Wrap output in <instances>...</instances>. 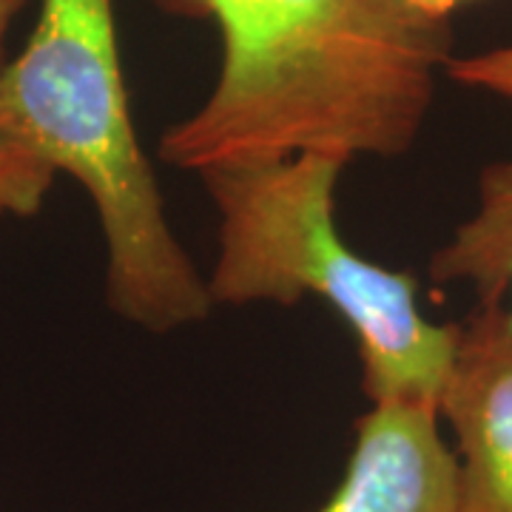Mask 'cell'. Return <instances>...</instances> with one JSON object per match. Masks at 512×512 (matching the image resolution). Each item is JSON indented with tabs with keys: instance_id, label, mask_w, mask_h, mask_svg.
<instances>
[{
	"instance_id": "1",
	"label": "cell",
	"mask_w": 512,
	"mask_h": 512,
	"mask_svg": "<svg viewBox=\"0 0 512 512\" xmlns=\"http://www.w3.org/2000/svg\"><path fill=\"white\" fill-rule=\"evenodd\" d=\"M211 18L222 66L208 100L160 140L191 171L293 154L402 157L453 60V26L404 0H154Z\"/></svg>"
},
{
	"instance_id": "2",
	"label": "cell",
	"mask_w": 512,
	"mask_h": 512,
	"mask_svg": "<svg viewBox=\"0 0 512 512\" xmlns=\"http://www.w3.org/2000/svg\"><path fill=\"white\" fill-rule=\"evenodd\" d=\"M0 128L89 191L114 311L154 333L208 316L205 279L171 234L137 143L111 0H40L35 32L0 74Z\"/></svg>"
},
{
	"instance_id": "3",
	"label": "cell",
	"mask_w": 512,
	"mask_h": 512,
	"mask_svg": "<svg viewBox=\"0 0 512 512\" xmlns=\"http://www.w3.org/2000/svg\"><path fill=\"white\" fill-rule=\"evenodd\" d=\"M345 165L305 151L200 171L220 214V254L205 279L211 305L319 296L356 336L370 404L439 410L461 322H430L416 276L370 262L339 237L333 191Z\"/></svg>"
},
{
	"instance_id": "4",
	"label": "cell",
	"mask_w": 512,
	"mask_h": 512,
	"mask_svg": "<svg viewBox=\"0 0 512 512\" xmlns=\"http://www.w3.org/2000/svg\"><path fill=\"white\" fill-rule=\"evenodd\" d=\"M439 416L456 436V512H512V330L504 305L461 322Z\"/></svg>"
},
{
	"instance_id": "5",
	"label": "cell",
	"mask_w": 512,
	"mask_h": 512,
	"mask_svg": "<svg viewBox=\"0 0 512 512\" xmlns=\"http://www.w3.org/2000/svg\"><path fill=\"white\" fill-rule=\"evenodd\" d=\"M458 461L430 404H373L319 512H456Z\"/></svg>"
},
{
	"instance_id": "6",
	"label": "cell",
	"mask_w": 512,
	"mask_h": 512,
	"mask_svg": "<svg viewBox=\"0 0 512 512\" xmlns=\"http://www.w3.org/2000/svg\"><path fill=\"white\" fill-rule=\"evenodd\" d=\"M436 285H470L478 305H504L512 330V157L478 177V208L430 259Z\"/></svg>"
},
{
	"instance_id": "7",
	"label": "cell",
	"mask_w": 512,
	"mask_h": 512,
	"mask_svg": "<svg viewBox=\"0 0 512 512\" xmlns=\"http://www.w3.org/2000/svg\"><path fill=\"white\" fill-rule=\"evenodd\" d=\"M55 168L0 128V217H29L52 188Z\"/></svg>"
},
{
	"instance_id": "8",
	"label": "cell",
	"mask_w": 512,
	"mask_h": 512,
	"mask_svg": "<svg viewBox=\"0 0 512 512\" xmlns=\"http://www.w3.org/2000/svg\"><path fill=\"white\" fill-rule=\"evenodd\" d=\"M444 74L458 86L512 97V46H501L473 57H453Z\"/></svg>"
},
{
	"instance_id": "9",
	"label": "cell",
	"mask_w": 512,
	"mask_h": 512,
	"mask_svg": "<svg viewBox=\"0 0 512 512\" xmlns=\"http://www.w3.org/2000/svg\"><path fill=\"white\" fill-rule=\"evenodd\" d=\"M404 3L421 18L436 20V23H450L453 12L467 0H404Z\"/></svg>"
},
{
	"instance_id": "10",
	"label": "cell",
	"mask_w": 512,
	"mask_h": 512,
	"mask_svg": "<svg viewBox=\"0 0 512 512\" xmlns=\"http://www.w3.org/2000/svg\"><path fill=\"white\" fill-rule=\"evenodd\" d=\"M26 6V0H0V74L6 69V37H9V29L12 23L20 15V9Z\"/></svg>"
}]
</instances>
